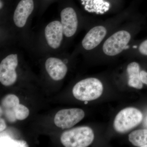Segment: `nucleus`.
<instances>
[{"instance_id": "22", "label": "nucleus", "mask_w": 147, "mask_h": 147, "mask_svg": "<svg viewBox=\"0 0 147 147\" xmlns=\"http://www.w3.org/2000/svg\"><path fill=\"white\" fill-rule=\"evenodd\" d=\"M88 103V101H85V104H86Z\"/></svg>"}, {"instance_id": "17", "label": "nucleus", "mask_w": 147, "mask_h": 147, "mask_svg": "<svg viewBox=\"0 0 147 147\" xmlns=\"http://www.w3.org/2000/svg\"><path fill=\"white\" fill-rule=\"evenodd\" d=\"M139 51L142 55L147 56V40L141 43L139 47Z\"/></svg>"}, {"instance_id": "11", "label": "nucleus", "mask_w": 147, "mask_h": 147, "mask_svg": "<svg viewBox=\"0 0 147 147\" xmlns=\"http://www.w3.org/2000/svg\"><path fill=\"white\" fill-rule=\"evenodd\" d=\"M106 33V29L102 26L92 28L84 37L82 40V46L86 50H92L100 44Z\"/></svg>"}, {"instance_id": "3", "label": "nucleus", "mask_w": 147, "mask_h": 147, "mask_svg": "<svg viewBox=\"0 0 147 147\" xmlns=\"http://www.w3.org/2000/svg\"><path fill=\"white\" fill-rule=\"evenodd\" d=\"M143 115L140 110L130 107L121 110L116 116L114 127L119 133H125L141 123Z\"/></svg>"}, {"instance_id": "10", "label": "nucleus", "mask_w": 147, "mask_h": 147, "mask_svg": "<svg viewBox=\"0 0 147 147\" xmlns=\"http://www.w3.org/2000/svg\"><path fill=\"white\" fill-rule=\"evenodd\" d=\"M45 68L51 78L55 81H60L67 73V67L61 60L55 57L48 58L45 62Z\"/></svg>"}, {"instance_id": "2", "label": "nucleus", "mask_w": 147, "mask_h": 147, "mask_svg": "<svg viewBox=\"0 0 147 147\" xmlns=\"http://www.w3.org/2000/svg\"><path fill=\"white\" fill-rule=\"evenodd\" d=\"M103 86L98 79L89 78L82 80L74 87V97L81 101H90L98 98L102 95Z\"/></svg>"}, {"instance_id": "9", "label": "nucleus", "mask_w": 147, "mask_h": 147, "mask_svg": "<svg viewBox=\"0 0 147 147\" xmlns=\"http://www.w3.org/2000/svg\"><path fill=\"white\" fill-rule=\"evenodd\" d=\"M60 16L65 36L67 37L73 36L76 32L78 25L76 11L72 7H66L61 11Z\"/></svg>"}, {"instance_id": "13", "label": "nucleus", "mask_w": 147, "mask_h": 147, "mask_svg": "<svg viewBox=\"0 0 147 147\" xmlns=\"http://www.w3.org/2000/svg\"><path fill=\"white\" fill-rule=\"evenodd\" d=\"M129 140L134 146L143 147L147 145V129H141L132 131L129 135Z\"/></svg>"}, {"instance_id": "7", "label": "nucleus", "mask_w": 147, "mask_h": 147, "mask_svg": "<svg viewBox=\"0 0 147 147\" xmlns=\"http://www.w3.org/2000/svg\"><path fill=\"white\" fill-rule=\"evenodd\" d=\"M44 34L49 47L53 49L60 47L64 35L61 21H54L47 24L44 30Z\"/></svg>"}, {"instance_id": "20", "label": "nucleus", "mask_w": 147, "mask_h": 147, "mask_svg": "<svg viewBox=\"0 0 147 147\" xmlns=\"http://www.w3.org/2000/svg\"><path fill=\"white\" fill-rule=\"evenodd\" d=\"M0 110H1V115L2 113V110L1 108V109H0Z\"/></svg>"}, {"instance_id": "6", "label": "nucleus", "mask_w": 147, "mask_h": 147, "mask_svg": "<svg viewBox=\"0 0 147 147\" xmlns=\"http://www.w3.org/2000/svg\"><path fill=\"white\" fill-rule=\"evenodd\" d=\"M85 117L84 110L79 108L63 109L59 111L54 118V123L58 127L69 129L82 121Z\"/></svg>"}, {"instance_id": "1", "label": "nucleus", "mask_w": 147, "mask_h": 147, "mask_svg": "<svg viewBox=\"0 0 147 147\" xmlns=\"http://www.w3.org/2000/svg\"><path fill=\"white\" fill-rule=\"evenodd\" d=\"M94 138V133L91 128L82 126L64 131L60 139L65 147H86L92 143Z\"/></svg>"}, {"instance_id": "19", "label": "nucleus", "mask_w": 147, "mask_h": 147, "mask_svg": "<svg viewBox=\"0 0 147 147\" xmlns=\"http://www.w3.org/2000/svg\"><path fill=\"white\" fill-rule=\"evenodd\" d=\"M6 127L5 121L3 119H0V131L1 132L5 130Z\"/></svg>"}, {"instance_id": "23", "label": "nucleus", "mask_w": 147, "mask_h": 147, "mask_svg": "<svg viewBox=\"0 0 147 147\" xmlns=\"http://www.w3.org/2000/svg\"><path fill=\"white\" fill-rule=\"evenodd\" d=\"M144 147H147V145H145V146H144Z\"/></svg>"}, {"instance_id": "15", "label": "nucleus", "mask_w": 147, "mask_h": 147, "mask_svg": "<svg viewBox=\"0 0 147 147\" xmlns=\"http://www.w3.org/2000/svg\"><path fill=\"white\" fill-rule=\"evenodd\" d=\"M15 118L18 120H24L28 117L30 111L25 105L19 104L13 108Z\"/></svg>"}, {"instance_id": "12", "label": "nucleus", "mask_w": 147, "mask_h": 147, "mask_svg": "<svg viewBox=\"0 0 147 147\" xmlns=\"http://www.w3.org/2000/svg\"><path fill=\"white\" fill-rule=\"evenodd\" d=\"M127 71L128 74V84L129 86L137 89H142L143 82L140 76V66L136 62H132L127 65Z\"/></svg>"}, {"instance_id": "8", "label": "nucleus", "mask_w": 147, "mask_h": 147, "mask_svg": "<svg viewBox=\"0 0 147 147\" xmlns=\"http://www.w3.org/2000/svg\"><path fill=\"white\" fill-rule=\"evenodd\" d=\"M33 0H21L17 5L13 15L14 24L18 28L25 26L34 9Z\"/></svg>"}, {"instance_id": "18", "label": "nucleus", "mask_w": 147, "mask_h": 147, "mask_svg": "<svg viewBox=\"0 0 147 147\" xmlns=\"http://www.w3.org/2000/svg\"><path fill=\"white\" fill-rule=\"evenodd\" d=\"M140 76L143 84L147 85V72L145 71H140Z\"/></svg>"}, {"instance_id": "5", "label": "nucleus", "mask_w": 147, "mask_h": 147, "mask_svg": "<svg viewBox=\"0 0 147 147\" xmlns=\"http://www.w3.org/2000/svg\"><path fill=\"white\" fill-rule=\"evenodd\" d=\"M18 65V55L10 54L7 56L0 63V82L5 86L13 85L17 78L16 68Z\"/></svg>"}, {"instance_id": "21", "label": "nucleus", "mask_w": 147, "mask_h": 147, "mask_svg": "<svg viewBox=\"0 0 147 147\" xmlns=\"http://www.w3.org/2000/svg\"><path fill=\"white\" fill-rule=\"evenodd\" d=\"M133 48H137V46H136V45H134V46H133Z\"/></svg>"}, {"instance_id": "16", "label": "nucleus", "mask_w": 147, "mask_h": 147, "mask_svg": "<svg viewBox=\"0 0 147 147\" xmlns=\"http://www.w3.org/2000/svg\"><path fill=\"white\" fill-rule=\"evenodd\" d=\"M20 100L15 95L9 94L5 96L2 100V104L6 108H13L19 104Z\"/></svg>"}, {"instance_id": "14", "label": "nucleus", "mask_w": 147, "mask_h": 147, "mask_svg": "<svg viewBox=\"0 0 147 147\" xmlns=\"http://www.w3.org/2000/svg\"><path fill=\"white\" fill-rule=\"evenodd\" d=\"M92 11L97 13H103L110 8V4L104 0H90Z\"/></svg>"}, {"instance_id": "4", "label": "nucleus", "mask_w": 147, "mask_h": 147, "mask_svg": "<svg viewBox=\"0 0 147 147\" xmlns=\"http://www.w3.org/2000/svg\"><path fill=\"white\" fill-rule=\"evenodd\" d=\"M131 38L130 34L126 31H119L108 38L103 44L102 49L105 55L115 56L128 49Z\"/></svg>"}]
</instances>
